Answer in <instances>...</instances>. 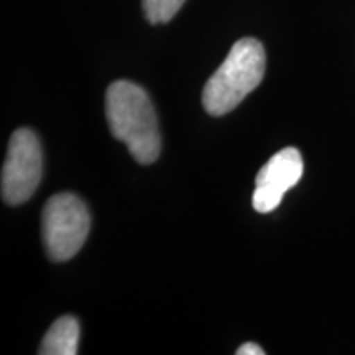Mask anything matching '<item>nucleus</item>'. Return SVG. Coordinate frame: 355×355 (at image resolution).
Listing matches in <instances>:
<instances>
[{
	"label": "nucleus",
	"mask_w": 355,
	"mask_h": 355,
	"mask_svg": "<svg viewBox=\"0 0 355 355\" xmlns=\"http://www.w3.org/2000/svg\"><path fill=\"white\" fill-rule=\"evenodd\" d=\"M105 115L110 133L127 145L141 165H152L162 152L158 119L152 99L139 84L115 81L105 94Z\"/></svg>",
	"instance_id": "f257e3e1"
},
{
	"label": "nucleus",
	"mask_w": 355,
	"mask_h": 355,
	"mask_svg": "<svg viewBox=\"0 0 355 355\" xmlns=\"http://www.w3.org/2000/svg\"><path fill=\"white\" fill-rule=\"evenodd\" d=\"M266 56L255 38H242L234 44L202 91V105L207 114L220 117L237 107L259 87L265 74Z\"/></svg>",
	"instance_id": "f03ea898"
},
{
	"label": "nucleus",
	"mask_w": 355,
	"mask_h": 355,
	"mask_svg": "<svg viewBox=\"0 0 355 355\" xmlns=\"http://www.w3.org/2000/svg\"><path fill=\"white\" fill-rule=\"evenodd\" d=\"M91 217L81 198L60 193L48 199L42 214L44 250L53 261L73 259L86 242Z\"/></svg>",
	"instance_id": "7ed1b4c3"
},
{
	"label": "nucleus",
	"mask_w": 355,
	"mask_h": 355,
	"mask_svg": "<svg viewBox=\"0 0 355 355\" xmlns=\"http://www.w3.org/2000/svg\"><path fill=\"white\" fill-rule=\"evenodd\" d=\"M43 175V152L38 137L30 128L13 132L6 165L2 168V198L10 206L28 201Z\"/></svg>",
	"instance_id": "20e7f679"
},
{
	"label": "nucleus",
	"mask_w": 355,
	"mask_h": 355,
	"mask_svg": "<svg viewBox=\"0 0 355 355\" xmlns=\"http://www.w3.org/2000/svg\"><path fill=\"white\" fill-rule=\"evenodd\" d=\"M303 170V158L296 148H283L275 153L255 178L254 209L260 214L277 209L286 191L300 183Z\"/></svg>",
	"instance_id": "39448f33"
},
{
	"label": "nucleus",
	"mask_w": 355,
	"mask_h": 355,
	"mask_svg": "<svg viewBox=\"0 0 355 355\" xmlns=\"http://www.w3.org/2000/svg\"><path fill=\"white\" fill-rule=\"evenodd\" d=\"M79 324L73 316L56 319L40 344V355H76Z\"/></svg>",
	"instance_id": "423d86ee"
},
{
	"label": "nucleus",
	"mask_w": 355,
	"mask_h": 355,
	"mask_svg": "<svg viewBox=\"0 0 355 355\" xmlns=\"http://www.w3.org/2000/svg\"><path fill=\"white\" fill-rule=\"evenodd\" d=\"M186 0H141L146 20L152 25L166 24L180 12Z\"/></svg>",
	"instance_id": "0eeeda50"
},
{
	"label": "nucleus",
	"mask_w": 355,
	"mask_h": 355,
	"mask_svg": "<svg viewBox=\"0 0 355 355\" xmlns=\"http://www.w3.org/2000/svg\"><path fill=\"white\" fill-rule=\"evenodd\" d=\"M237 355H263L265 352L261 350L260 345H257L254 343H247L241 345V347L237 349V352H235Z\"/></svg>",
	"instance_id": "6e6552de"
}]
</instances>
